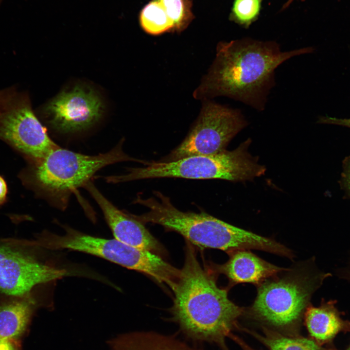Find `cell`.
I'll return each mask as SVG.
<instances>
[{
	"label": "cell",
	"instance_id": "6da1fadb",
	"mask_svg": "<svg viewBox=\"0 0 350 350\" xmlns=\"http://www.w3.org/2000/svg\"><path fill=\"white\" fill-rule=\"evenodd\" d=\"M313 51L309 47L283 52L275 41L250 37L220 42L193 96L204 101L226 96L262 111L276 85L275 70L291 58Z\"/></svg>",
	"mask_w": 350,
	"mask_h": 350
},
{
	"label": "cell",
	"instance_id": "7a4b0ae2",
	"mask_svg": "<svg viewBox=\"0 0 350 350\" xmlns=\"http://www.w3.org/2000/svg\"><path fill=\"white\" fill-rule=\"evenodd\" d=\"M172 291V312L182 331L192 339L228 350L226 339L238 326L237 320L245 309L232 302L228 291L218 286L214 276L201 266L191 246Z\"/></svg>",
	"mask_w": 350,
	"mask_h": 350
},
{
	"label": "cell",
	"instance_id": "3957f363",
	"mask_svg": "<svg viewBox=\"0 0 350 350\" xmlns=\"http://www.w3.org/2000/svg\"><path fill=\"white\" fill-rule=\"evenodd\" d=\"M134 202L148 210L141 215L134 214L142 223L160 225L202 247L229 253L250 249L270 252L274 247L272 239L236 227L207 213L181 211L159 191H154L153 196L146 198L138 195Z\"/></svg>",
	"mask_w": 350,
	"mask_h": 350
},
{
	"label": "cell",
	"instance_id": "277c9868",
	"mask_svg": "<svg viewBox=\"0 0 350 350\" xmlns=\"http://www.w3.org/2000/svg\"><path fill=\"white\" fill-rule=\"evenodd\" d=\"M276 276L258 285L248 314L263 327L297 336L312 296L332 274L318 268L313 258Z\"/></svg>",
	"mask_w": 350,
	"mask_h": 350
},
{
	"label": "cell",
	"instance_id": "5b68a950",
	"mask_svg": "<svg viewBox=\"0 0 350 350\" xmlns=\"http://www.w3.org/2000/svg\"><path fill=\"white\" fill-rule=\"evenodd\" d=\"M120 141L110 151L97 155H87L59 146L40 159L33 162L29 181L35 190L51 205L60 210L68 206L70 196L84 187L102 168L119 162L143 160L125 154Z\"/></svg>",
	"mask_w": 350,
	"mask_h": 350
},
{
	"label": "cell",
	"instance_id": "8992f818",
	"mask_svg": "<svg viewBox=\"0 0 350 350\" xmlns=\"http://www.w3.org/2000/svg\"><path fill=\"white\" fill-rule=\"evenodd\" d=\"M250 139L232 151L197 155L178 159L146 161L140 167L128 168L125 174L112 175L113 183L158 178L219 179L232 181L253 179L264 175L265 168L248 152Z\"/></svg>",
	"mask_w": 350,
	"mask_h": 350
},
{
	"label": "cell",
	"instance_id": "52a82bcc",
	"mask_svg": "<svg viewBox=\"0 0 350 350\" xmlns=\"http://www.w3.org/2000/svg\"><path fill=\"white\" fill-rule=\"evenodd\" d=\"M63 228L65 233L62 235L46 231L31 243L33 246L46 249H68L89 254L145 273L156 280L160 279L166 271V262L151 251L127 245L115 238L91 236L67 226Z\"/></svg>",
	"mask_w": 350,
	"mask_h": 350
},
{
	"label": "cell",
	"instance_id": "ba28073f",
	"mask_svg": "<svg viewBox=\"0 0 350 350\" xmlns=\"http://www.w3.org/2000/svg\"><path fill=\"white\" fill-rule=\"evenodd\" d=\"M248 125L241 110L205 100L199 116L184 140L167 156L170 161L224 150L230 141Z\"/></svg>",
	"mask_w": 350,
	"mask_h": 350
},
{
	"label": "cell",
	"instance_id": "9c48e42d",
	"mask_svg": "<svg viewBox=\"0 0 350 350\" xmlns=\"http://www.w3.org/2000/svg\"><path fill=\"white\" fill-rule=\"evenodd\" d=\"M0 138L35 162L58 146L35 115L27 96L4 92L0 99Z\"/></svg>",
	"mask_w": 350,
	"mask_h": 350
},
{
	"label": "cell",
	"instance_id": "30bf717a",
	"mask_svg": "<svg viewBox=\"0 0 350 350\" xmlns=\"http://www.w3.org/2000/svg\"><path fill=\"white\" fill-rule=\"evenodd\" d=\"M14 245L11 241L0 244V293L29 295L39 284L69 275L66 269L42 262Z\"/></svg>",
	"mask_w": 350,
	"mask_h": 350
},
{
	"label": "cell",
	"instance_id": "8fae6325",
	"mask_svg": "<svg viewBox=\"0 0 350 350\" xmlns=\"http://www.w3.org/2000/svg\"><path fill=\"white\" fill-rule=\"evenodd\" d=\"M103 109L102 102L94 91L79 86L61 92L44 108L50 126L63 133L89 128L100 119Z\"/></svg>",
	"mask_w": 350,
	"mask_h": 350
},
{
	"label": "cell",
	"instance_id": "7c38bea8",
	"mask_svg": "<svg viewBox=\"0 0 350 350\" xmlns=\"http://www.w3.org/2000/svg\"><path fill=\"white\" fill-rule=\"evenodd\" d=\"M84 187L102 210L115 239L127 245L152 252L161 250L158 241L133 214L117 208L91 181Z\"/></svg>",
	"mask_w": 350,
	"mask_h": 350
},
{
	"label": "cell",
	"instance_id": "4fadbf2b",
	"mask_svg": "<svg viewBox=\"0 0 350 350\" xmlns=\"http://www.w3.org/2000/svg\"><path fill=\"white\" fill-rule=\"evenodd\" d=\"M337 300L322 298L318 307L310 304L304 316L305 324L313 340L321 346H333V340L339 332H350V321L342 317Z\"/></svg>",
	"mask_w": 350,
	"mask_h": 350
},
{
	"label": "cell",
	"instance_id": "5bb4252c",
	"mask_svg": "<svg viewBox=\"0 0 350 350\" xmlns=\"http://www.w3.org/2000/svg\"><path fill=\"white\" fill-rule=\"evenodd\" d=\"M229 254V259L220 269L232 284L247 282L259 285L287 269L271 264L248 250H238Z\"/></svg>",
	"mask_w": 350,
	"mask_h": 350
},
{
	"label": "cell",
	"instance_id": "9a60e30c",
	"mask_svg": "<svg viewBox=\"0 0 350 350\" xmlns=\"http://www.w3.org/2000/svg\"><path fill=\"white\" fill-rule=\"evenodd\" d=\"M29 295L8 296L0 301V337L19 340L26 332L35 307Z\"/></svg>",
	"mask_w": 350,
	"mask_h": 350
},
{
	"label": "cell",
	"instance_id": "2e32d148",
	"mask_svg": "<svg viewBox=\"0 0 350 350\" xmlns=\"http://www.w3.org/2000/svg\"><path fill=\"white\" fill-rule=\"evenodd\" d=\"M112 350H199L170 335L152 331L121 335L112 342Z\"/></svg>",
	"mask_w": 350,
	"mask_h": 350
},
{
	"label": "cell",
	"instance_id": "e0dca14e",
	"mask_svg": "<svg viewBox=\"0 0 350 350\" xmlns=\"http://www.w3.org/2000/svg\"><path fill=\"white\" fill-rule=\"evenodd\" d=\"M262 327V334L244 329L257 338L268 350H338L334 346H321L312 338L285 335Z\"/></svg>",
	"mask_w": 350,
	"mask_h": 350
},
{
	"label": "cell",
	"instance_id": "ac0fdd59",
	"mask_svg": "<svg viewBox=\"0 0 350 350\" xmlns=\"http://www.w3.org/2000/svg\"><path fill=\"white\" fill-rule=\"evenodd\" d=\"M140 23L147 34L158 35L173 32V24L158 0H152L140 12Z\"/></svg>",
	"mask_w": 350,
	"mask_h": 350
},
{
	"label": "cell",
	"instance_id": "d6986e66",
	"mask_svg": "<svg viewBox=\"0 0 350 350\" xmlns=\"http://www.w3.org/2000/svg\"><path fill=\"white\" fill-rule=\"evenodd\" d=\"M173 23V32L185 30L194 18L191 0H158Z\"/></svg>",
	"mask_w": 350,
	"mask_h": 350
},
{
	"label": "cell",
	"instance_id": "ffe728a7",
	"mask_svg": "<svg viewBox=\"0 0 350 350\" xmlns=\"http://www.w3.org/2000/svg\"><path fill=\"white\" fill-rule=\"evenodd\" d=\"M262 0H234L229 19L241 27L248 29L260 15Z\"/></svg>",
	"mask_w": 350,
	"mask_h": 350
},
{
	"label": "cell",
	"instance_id": "44dd1931",
	"mask_svg": "<svg viewBox=\"0 0 350 350\" xmlns=\"http://www.w3.org/2000/svg\"><path fill=\"white\" fill-rule=\"evenodd\" d=\"M342 171L338 183L344 192L346 199L350 200V155L346 157L342 161Z\"/></svg>",
	"mask_w": 350,
	"mask_h": 350
},
{
	"label": "cell",
	"instance_id": "7402d4cb",
	"mask_svg": "<svg viewBox=\"0 0 350 350\" xmlns=\"http://www.w3.org/2000/svg\"><path fill=\"white\" fill-rule=\"evenodd\" d=\"M334 273L340 279L350 282V250L344 264L335 268Z\"/></svg>",
	"mask_w": 350,
	"mask_h": 350
},
{
	"label": "cell",
	"instance_id": "603a6c76",
	"mask_svg": "<svg viewBox=\"0 0 350 350\" xmlns=\"http://www.w3.org/2000/svg\"><path fill=\"white\" fill-rule=\"evenodd\" d=\"M319 123L337 125L350 128V118H337L329 116H323L319 118Z\"/></svg>",
	"mask_w": 350,
	"mask_h": 350
},
{
	"label": "cell",
	"instance_id": "cb8c5ba5",
	"mask_svg": "<svg viewBox=\"0 0 350 350\" xmlns=\"http://www.w3.org/2000/svg\"><path fill=\"white\" fill-rule=\"evenodd\" d=\"M0 350H21L19 340L0 337Z\"/></svg>",
	"mask_w": 350,
	"mask_h": 350
},
{
	"label": "cell",
	"instance_id": "d4e9b609",
	"mask_svg": "<svg viewBox=\"0 0 350 350\" xmlns=\"http://www.w3.org/2000/svg\"><path fill=\"white\" fill-rule=\"evenodd\" d=\"M7 192L6 183L4 178L0 175V205L5 202L7 197Z\"/></svg>",
	"mask_w": 350,
	"mask_h": 350
},
{
	"label": "cell",
	"instance_id": "484cf974",
	"mask_svg": "<svg viewBox=\"0 0 350 350\" xmlns=\"http://www.w3.org/2000/svg\"><path fill=\"white\" fill-rule=\"evenodd\" d=\"M344 350H350V343L349 345Z\"/></svg>",
	"mask_w": 350,
	"mask_h": 350
},
{
	"label": "cell",
	"instance_id": "4316f807",
	"mask_svg": "<svg viewBox=\"0 0 350 350\" xmlns=\"http://www.w3.org/2000/svg\"><path fill=\"white\" fill-rule=\"evenodd\" d=\"M2 93H3V92H0V98H1V96H2Z\"/></svg>",
	"mask_w": 350,
	"mask_h": 350
},
{
	"label": "cell",
	"instance_id": "83f0119b",
	"mask_svg": "<svg viewBox=\"0 0 350 350\" xmlns=\"http://www.w3.org/2000/svg\"><path fill=\"white\" fill-rule=\"evenodd\" d=\"M2 0H0V4L1 2H2Z\"/></svg>",
	"mask_w": 350,
	"mask_h": 350
}]
</instances>
